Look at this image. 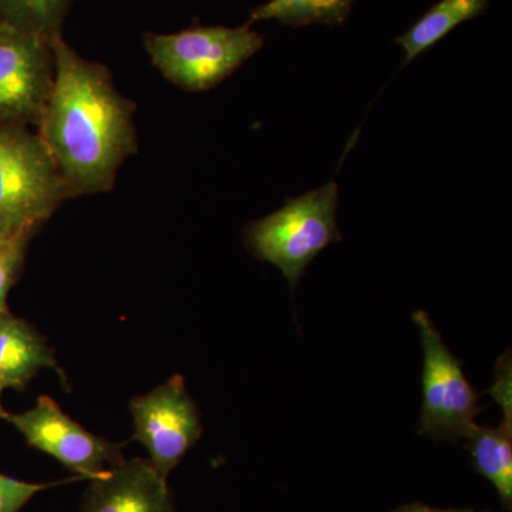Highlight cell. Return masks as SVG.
I'll return each mask as SVG.
<instances>
[{
  "label": "cell",
  "instance_id": "cell-1",
  "mask_svg": "<svg viewBox=\"0 0 512 512\" xmlns=\"http://www.w3.org/2000/svg\"><path fill=\"white\" fill-rule=\"evenodd\" d=\"M52 46L55 83L37 133L73 198L110 191L121 165L138 151L136 106L104 64L83 59L62 35Z\"/></svg>",
  "mask_w": 512,
  "mask_h": 512
},
{
  "label": "cell",
  "instance_id": "cell-2",
  "mask_svg": "<svg viewBox=\"0 0 512 512\" xmlns=\"http://www.w3.org/2000/svg\"><path fill=\"white\" fill-rule=\"evenodd\" d=\"M339 187L335 181L286 198L281 210L249 222L244 241L259 261L275 265L292 291L306 268L328 245L342 241L336 222Z\"/></svg>",
  "mask_w": 512,
  "mask_h": 512
},
{
  "label": "cell",
  "instance_id": "cell-3",
  "mask_svg": "<svg viewBox=\"0 0 512 512\" xmlns=\"http://www.w3.org/2000/svg\"><path fill=\"white\" fill-rule=\"evenodd\" d=\"M69 198L39 133L0 121V227L39 229Z\"/></svg>",
  "mask_w": 512,
  "mask_h": 512
},
{
  "label": "cell",
  "instance_id": "cell-4",
  "mask_svg": "<svg viewBox=\"0 0 512 512\" xmlns=\"http://www.w3.org/2000/svg\"><path fill=\"white\" fill-rule=\"evenodd\" d=\"M264 46V37L244 25L195 26L177 33H147L144 47L168 82L205 92L224 82Z\"/></svg>",
  "mask_w": 512,
  "mask_h": 512
},
{
  "label": "cell",
  "instance_id": "cell-5",
  "mask_svg": "<svg viewBox=\"0 0 512 512\" xmlns=\"http://www.w3.org/2000/svg\"><path fill=\"white\" fill-rule=\"evenodd\" d=\"M413 322L419 329L424 352L419 434L456 444L476 429L481 413L480 396L464 375L463 363L447 348L430 316L416 312Z\"/></svg>",
  "mask_w": 512,
  "mask_h": 512
},
{
  "label": "cell",
  "instance_id": "cell-6",
  "mask_svg": "<svg viewBox=\"0 0 512 512\" xmlns=\"http://www.w3.org/2000/svg\"><path fill=\"white\" fill-rule=\"evenodd\" d=\"M55 72L52 40L0 22V121L37 128Z\"/></svg>",
  "mask_w": 512,
  "mask_h": 512
},
{
  "label": "cell",
  "instance_id": "cell-7",
  "mask_svg": "<svg viewBox=\"0 0 512 512\" xmlns=\"http://www.w3.org/2000/svg\"><path fill=\"white\" fill-rule=\"evenodd\" d=\"M5 420L30 447L56 458L67 470L87 480L107 476L126 461L121 444L94 436L70 419L52 397L42 396L33 409L8 413Z\"/></svg>",
  "mask_w": 512,
  "mask_h": 512
},
{
  "label": "cell",
  "instance_id": "cell-8",
  "mask_svg": "<svg viewBox=\"0 0 512 512\" xmlns=\"http://www.w3.org/2000/svg\"><path fill=\"white\" fill-rule=\"evenodd\" d=\"M130 412L134 439L147 448L151 466L168 478L202 434L201 413L183 377H170L150 393L134 397Z\"/></svg>",
  "mask_w": 512,
  "mask_h": 512
},
{
  "label": "cell",
  "instance_id": "cell-9",
  "mask_svg": "<svg viewBox=\"0 0 512 512\" xmlns=\"http://www.w3.org/2000/svg\"><path fill=\"white\" fill-rule=\"evenodd\" d=\"M80 512H177L167 478L144 458L90 481Z\"/></svg>",
  "mask_w": 512,
  "mask_h": 512
},
{
  "label": "cell",
  "instance_id": "cell-10",
  "mask_svg": "<svg viewBox=\"0 0 512 512\" xmlns=\"http://www.w3.org/2000/svg\"><path fill=\"white\" fill-rule=\"evenodd\" d=\"M42 369L56 370L55 353L26 320L0 313V382L6 389L25 390Z\"/></svg>",
  "mask_w": 512,
  "mask_h": 512
},
{
  "label": "cell",
  "instance_id": "cell-11",
  "mask_svg": "<svg viewBox=\"0 0 512 512\" xmlns=\"http://www.w3.org/2000/svg\"><path fill=\"white\" fill-rule=\"evenodd\" d=\"M473 466L487 478L505 510L512 508V410L503 412V421L497 429L476 426L467 437Z\"/></svg>",
  "mask_w": 512,
  "mask_h": 512
},
{
  "label": "cell",
  "instance_id": "cell-12",
  "mask_svg": "<svg viewBox=\"0 0 512 512\" xmlns=\"http://www.w3.org/2000/svg\"><path fill=\"white\" fill-rule=\"evenodd\" d=\"M488 8L490 0H440L431 6L423 18L396 39L397 45L406 53L403 66L431 49L461 23L484 15Z\"/></svg>",
  "mask_w": 512,
  "mask_h": 512
},
{
  "label": "cell",
  "instance_id": "cell-13",
  "mask_svg": "<svg viewBox=\"0 0 512 512\" xmlns=\"http://www.w3.org/2000/svg\"><path fill=\"white\" fill-rule=\"evenodd\" d=\"M356 0H269L252 9L247 25L262 20H278L282 25L339 26L346 22Z\"/></svg>",
  "mask_w": 512,
  "mask_h": 512
},
{
  "label": "cell",
  "instance_id": "cell-14",
  "mask_svg": "<svg viewBox=\"0 0 512 512\" xmlns=\"http://www.w3.org/2000/svg\"><path fill=\"white\" fill-rule=\"evenodd\" d=\"M73 0H0V22L52 40L62 35Z\"/></svg>",
  "mask_w": 512,
  "mask_h": 512
},
{
  "label": "cell",
  "instance_id": "cell-15",
  "mask_svg": "<svg viewBox=\"0 0 512 512\" xmlns=\"http://www.w3.org/2000/svg\"><path fill=\"white\" fill-rule=\"evenodd\" d=\"M36 232V228L0 227V313L8 312V293L18 279L30 239Z\"/></svg>",
  "mask_w": 512,
  "mask_h": 512
},
{
  "label": "cell",
  "instance_id": "cell-16",
  "mask_svg": "<svg viewBox=\"0 0 512 512\" xmlns=\"http://www.w3.org/2000/svg\"><path fill=\"white\" fill-rule=\"evenodd\" d=\"M59 484L62 483H26V481L0 474V512H20L40 491Z\"/></svg>",
  "mask_w": 512,
  "mask_h": 512
},
{
  "label": "cell",
  "instance_id": "cell-17",
  "mask_svg": "<svg viewBox=\"0 0 512 512\" xmlns=\"http://www.w3.org/2000/svg\"><path fill=\"white\" fill-rule=\"evenodd\" d=\"M392 512H477L470 510V508H457V510H441V508H431L427 505L421 504H410L403 505V507L397 508Z\"/></svg>",
  "mask_w": 512,
  "mask_h": 512
},
{
  "label": "cell",
  "instance_id": "cell-18",
  "mask_svg": "<svg viewBox=\"0 0 512 512\" xmlns=\"http://www.w3.org/2000/svg\"><path fill=\"white\" fill-rule=\"evenodd\" d=\"M6 387L3 386V383L0 382V420H5L6 416H8V412H6L5 407L2 404V394L5 392Z\"/></svg>",
  "mask_w": 512,
  "mask_h": 512
}]
</instances>
